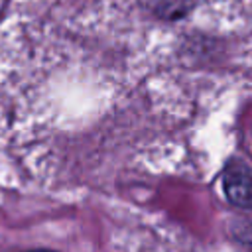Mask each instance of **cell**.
Instances as JSON below:
<instances>
[{"label": "cell", "instance_id": "obj_2", "mask_svg": "<svg viewBox=\"0 0 252 252\" xmlns=\"http://www.w3.org/2000/svg\"><path fill=\"white\" fill-rule=\"evenodd\" d=\"M148 6L159 14V16H165V18H177L181 16L185 10H187V0H146Z\"/></svg>", "mask_w": 252, "mask_h": 252}, {"label": "cell", "instance_id": "obj_1", "mask_svg": "<svg viewBox=\"0 0 252 252\" xmlns=\"http://www.w3.org/2000/svg\"><path fill=\"white\" fill-rule=\"evenodd\" d=\"M222 187L230 203L242 209H252V173L248 169L238 165L228 167L222 177Z\"/></svg>", "mask_w": 252, "mask_h": 252}, {"label": "cell", "instance_id": "obj_3", "mask_svg": "<svg viewBox=\"0 0 252 252\" xmlns=\"http://www.w3.org/2000/svg\"><path fill=\"white\" fill-rule=\"evenodd\" d=\"M30 252H47V250H30Z\"/></svg>", "mask_w": 252, "mask_h": 252}]
</instances>
